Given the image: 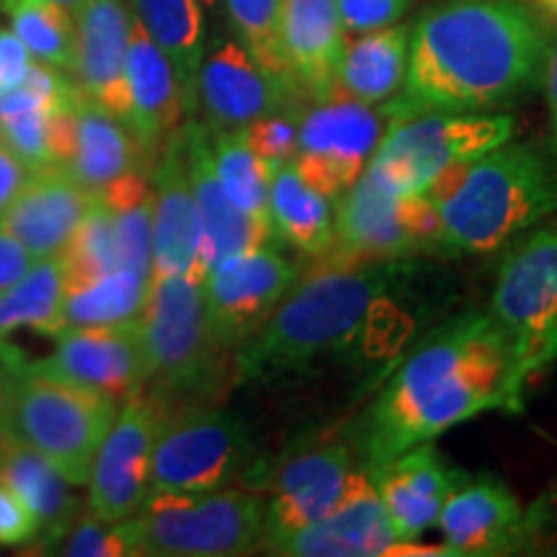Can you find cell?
Segmentation results:
<instances>
[{
  "mask_svg": "<svg viewBox=\"0 0 557 557\" xmlns=\"http://www.w3.org/2000/svg\"><path fill=\"white\" fill-rule=\"evenodd\" d=\"M524 387L511 341L491 312L447 320L403 361L361 418L357 434L367 470L485 410L519 413Z\"/></svg>",
  "mask_w": 557,
  "mask_h": 557,
  "instance_id": "6da1fadb",
  "label": "cell"
},
{
  "mask_svg": "<svg viewBox=\"0 0 557 557\" xmlns=\"http://www.w3.org/2000/svg\"><path fill=\"white\" fill-rule=\"evenodd\" d=\"M547 37L517 0H451L410 29L400 96L387 120L418 111H487L519 99L542 78Z\"/></svg>",
  "mask_w": 557,
  "mask_h": 557,
  "instance_id": "7a4b0ae2",
  "label": "cell"
},
{
  "mask_svg": "<svg viewBox=\"0 0 557 557\" xmlns=\"http://www.w3.org/2000/svg\"><path fill=\"white\" fill-rule=\"evenodd\" d=\"M400 263H331L295 282L246 344L235 348L238 385H276L320 359L351 351L387 308Z\"/></svg>",
  "mask_w": 557,
  "mask_h": 557,
  "instance_id": "3957f363",
  "label": "cell"
},
{
  "mask_svg": "<svg viewBox=\"0 0 557 557\" xmlns=\"http://www.w3.org/2000/svg\"><path fill=\"white\" fill-rule=\"evenodd\" d=\"M449 253H496L557 212V171L532 145L508 143L462 160L421 191Z\"/></svg>",
  "mask_w": 557,
  "mask_h": 557,
  "instance_id": "277c9868",
  "label": "cell"
},
{
  "mask_svg": "<svg viewBox=\"0 0 557 557\" xmlns=\"http://www.w3.org/2000/svg\"><path fill=\"white\" fill-rule=\"evenodd\" d=\"M267 496L250 487L150 491L135 513L143 555L238 557L259 549Z\"/></svg>",
  "mask_w": 557,
  "mask_h": 557,
  "instance_id": "5b68a950",
  "label": "cell"
},
{
  "mask_svg": "<svg viewBox=\"0 0 557 557\" xmlns=\"http://www.w3.org/2000/svg\"><path fill=\"white\" fill-rule=\"evenodd\" d=\"M513 129L517 122L508 114L418 111L387 124L364 171L385 191L410 197L451 165L508 143Z\"/></svg>",
  "mask_w": 557,
  "mask_h": 557,
  "instance_id": "8992f818",
  "label": "cell"
},
{
  "mask_svg": "<svg viewBox=\"0 0 557 557\" xmlns=\"http://www.w3.org/2000/svg\"><path fill=\"white\" fill-rule=\"evenodd\" d=\"M120 403L75 382L24 367L13 398L11 431L41 451L73 485H86Z\"/></svg>",
  "mask_w": 557,
  "mask_h": 557,
  "instance_id": "52a82bcc",
  "label": "cell"
},
{
  "mask_svg": "<svg viewBox=\"0 0 557 557\" xmlns=\"http://www.w3.org/2000/svg\"><path fill=\"white\" fill-rule=\"evenodd\" d=\"M148 385L163 400L207 393L220 372L222 348L207 323L205 292L191 276H152L143 315Z\"/></svg>",
  "mask_w": 557,
  "mask_h": 557,
  "instance_id": "ba28073f",
  "label": "cell"
},
{
  "mask_svg": "<svg viewBox=\"0 0 557 557\" xmlns=\"http://www.w3.org/2000/svg\"><path fill=\"white\" fill-rule=\"evenodd\" d=\"M336 240L323 256L331 263H395L442 246V220L423 194L395 197L364 171L336 201Z\"/></svg>",
  "mask_w": 557,
  "mask_h": 557,
  "instance_id": "9c48e42d",
  "label": "cell"
},
{
  "mask_svg": "<svg viewBox=\"0 0 557 557\" xmlns=\"http://www.w3.org/2000/svg\"><path fill=\"white\" fill-rule=\"evenodd\" d=\"M253 465V438L238 416L218 408L169 410L152 451L150 491H220Z\"/></svg>",
  "mask_w": 557,
  "mask_h": 557,
  "instance_id": "30bf717a",
  "label": "cell"
},
{
  "mask_svg": "<svg viewBox=\"0 0 557 557\" xmlns=\"http://www.w3.org/2000/svg\"><path fill=\"white\" fill-rule=\"evenodd\" d=\"M351 449L336 438L295 444L276 465H250L243 483L267 496L261 553L329 513L354 475Z\"/></svg>",
  "mask_w": 557,
  "mask_h": 557,
  "instance_id": "8fae6325",
  "label": "cell"
},
{
  "mask_svg": "<svg viewBox=\"0 0 557 557\" xmlns=\"http://www.w3.org/2000/svg\"><path fill=\"white\" fill-rule=\"evenodd\" d=\"M491 318L511 341L521 377L529 382L545 364L557 331V225L542 227L513 246L500 263Z\"/></svg>",
  "mask_w": 557,
  "mask_h": 557,
  "instance_id": "7c38bea8",
  "label": "cell"
},
{
  "mask_svg": "<svg viewBox=\"0 0 557 557\" xmlns=\"http://www.w3.org/2000/svg\"><path fill=\"white\" fill-rule=\"evenodd\" d=\"M387 124L382 103L372 107L336 88L299 116V150L292 165L305 184L336 205L364 173Z\"/></svg>",
  "mask_w": 557,
  "mask_h": 557,
  "instance_id": "4fadbf2b",
  "label": "cell"
},
{
  "mask_svg": "<svg viewBox=\"0 0 557 557\" xmlns=\"http://www.w3.org/2000/svg\"><path fill=\"white\" fill-rule=\"evenodd\" d=\"M169 406L152 389L124 400L94 459L88 478V511L107 521L135 517L150 493L152 451Z\"/></svg>",
  "mask_w": 557,
  "mask_h": 557,
  "instance_id": "5bb4252c",
  "label": "cell"
},
{
  "mask_svg": "<svg viewBox=\"0 0 557 557\" xmlns=\"http://www.w3.org/2000/svg\"><path fill=\"white\" fill-rule=\"evenodd\" d=\"M297 276V263L269 243L209 269L201 292L214 344L222 351L246 344L295 287Z\"/></svg>",
  "mask_w": 557,
  "mask_h": 557,
  "instance_id": "9a60e30c",
  "label": "cell"
},
{
  "mask_svg": "<svg viewBox=\"0 0 557 557\" xmlns=\"http://www.w3.org/2000/svg\"><path fill=\"white\" fill-rule=\"evenodd\" d=\"M54 338V351L45 361L29 364L32 369L99 389L120 406L148 387V357L139 318L114 325L65 329Z\"/></svg>",
  "mask_w": 557,
  "mask_h": 557,
  "instance_id": "2e32d148",
  "label": "cell"
},
{
  "mask_svg": "<svg viewBox=\"0 0 557 557\" xmlns=\"http://www.w3.org/2000/svg\"><path fill=\"white\" fill-rule=\"evenodd\" d=\"M297 88L269 75L238 39H220L205 54L197 78V107L212 132L243 129L274 111L295 109Z\"/></svg>",
  "mask_w": 557,
  "mask_h": 557,
  "instance_id": "e0dca14e",
  "label": "cell"
},
{
  "mask_svg": "<svg viewBox=\"0 0 557 557\" xmlns=\"http://www.w3.org/2000/svg\"><path fill=\"white\" fill-rule=\"evenodd\" d=\"M150 186L152 276H191L205 282V227L186 169L181 129L158 152Z\"/></svg>",
  "mask_w": 557,
  "mask_h": 557,
  "instance_id": "ac0fdd59",
  "label": "cell"
},
{
  "mask_svg": "<svg viewBox=\"0 0 557 557\" xmlns=\"http://www.w3.org/2000/svg\"><path fill=\"white\" fill-rule=\"evenodd\" d=\"M395 529L367 470H354L346 493L329 513L297 529L267 555L284 557H385L393 553Z\"/></svg>",
  "mask_w": 557,
  "mask_h": 557,
  "instance_id": "d6986e66",
  "label": "cell"
},
{
  "mask_svg": "<svg viewBox=\"0 0 557 557\" xmlns=\"http://www.w3.org/2000/svg\"><path fill=\"white\" fill-rule=\"evenodd\" d=\"M132 11L124 0H88L75 16V58L70 73L81 94L129 127L127 50Z\"/></svg>",
  "mask_w": 557,
  "mask_h": 557,
  "instance_id": "ffe728a7",
  "label": "cell"
},
{
  "mask_svg": "<svg viewBox=\"0 0 557 557\" xmlns=\"http://www.w3.org/2000/svg\"><path fill=\"white\" fill-rule=\"evenodd\" d=\"M94 194L65 165L32 171L26 184L0 214V227L13 235L34 259L60 256L88 212Z\"/></svg>",
  "mask_w": 557,
  "mask_h": 557,
  "instance_id": "44dd1931",
  "label": "cell"
},
{
  "mask_svg": "<svg viewBox=\"0 0 557 557\" xmlns=\"http://www.w3.org/2000/svg\"><path fill=\"white\" fill-rule=\"evenodd\" d=\"M521 511L524 506L504 480L485 472H462L444 500L436 527L442 529L444 545L455 557L511 555Z\"/></svg>",
  "mask_w": 557,
  "mask_h": 557,
  "instance_id": "7402d4cb",
  "label": "cell"
},
{
  "mask_svg": "<svg viewBox=\"0 0 557 557\" xmlns=\"http://www.w3.org/2000/svg\"><path fill=\"white\" fill-rule=\"evenodd\" d=\"M377 487L398 542H413L438 524L444 500L462 478L431 442L367 470Z\"/></svg>",
  "mask_w": 557,
  "mask_h": 557,
  "instance_id": "603a6c76",
  "label": "cell"
},
{
  "mask_svg": "<svg viewBox=\"0 0 557 557\" xmlns=\"http://www.w3.org/2000/svg\"><path fill=\"white\" fill-rule=\"evenodd\" d=\"M186 169H189L191 189L197 197L201 227H205V267L207 271L218 263H225L235 256L248 253L267 246L274 230L269 222H261L240 212L227 194L222 191L212 158V129L207 124H186L181 127Z\"/></svg>",
  "mask_w": 557,
  "mask_h": 557,
  "instance_id": "cb8c5ba5",
  "label": "cell"
},
{
  "mask_svg": "<svg viewBox=\"0 0 557 557\" xmlns=\"http://www.w3.org/2000/svg\"><path fill=\"white\" fill-rule=\"evenodd\" d=\"M278 45L289 75L302 96L329 99L338 88V70L346 52L338 0H282Z\"/></svg>",
  "mask_w": 557,
  "mask_h": 557,
  "instance_id": "d4e9b609",
  "label": "cell"
},
{
  "mask_svg": "<svg viewBox=\"0 0 557 557\" xmlns=\"http://www.w3.org/2000/svg\"><path fill=\"white\" fill-rule=\"evenodd\" d=\"M127 90L132 135L145 160H156L173 132L181 129L186 103L171 60L160 52L137 21H132L129 34Z\"/></svg>",
  "mask_w": 557,
  "mask_h": 557,
  "instance_id": "484cf974",
  "label": "cell"
},
{
  "mask_svg": "<svg viewBox=\"0 0 557 557\" xmlns=\"http://www.w3.org/2000/svg\"><path fill=\"white\" fill-rule=\"evenodd\" d=\"M0 480L32 508L47 545L62 542L83 513L81 498L73 493L75 485L11 429L0 434Z\"/></svg>",
  "mask_w": 557,
  "mask_h": 557,
  "instance_id": "4316f807",
  "label": "cell"
},
{
  "mask_svg": "<svg viewBox=\"0 0 557 557\" xmlns=\"http://www.w3.org/2000/svg\"><path fill=\"white\" fill-rule=\"evenodd\" d=\"M81 90V88H78ZM148 163L132 129L99 103L78 94L75 101V152L67 171L81 186L96 194L109 181L129 171H143Z\"/></svg>",
  "mask_w": 557,
  "mask_h": 557,
  "instance_id": "83f0119b",
  "label": "cell"
},
{
  "mask_svg": "<svg viewBox=\"0 0 557 557\" xmlns=\"http://www.w3.org/2000/svg\"><path fill=\"white\" fill-rule=\"evenodd\" d=\"M129 11L171 60L186 114L197 109V78L205 60V11L199 0H129Z\"/></svg>",
  "mask_w": 557,
  "mask_h": 557,
  "instance_id": "f1b7e54d",
  "label": "cell"
},
{
  "mask_svg": "<svg viewBox=\"0 0 557 557\" xmlns=\"http://www.w3.org/2000/svg\"><path fill=\"white\" fill-rule=\"evenodd\" d=\"M408 47L410 29L400 24L359 34L346 45L338 70V90L372 107L389 101L398 96L406 81Z\"/></svg>",
  "mask_w": 557,
  "mask_h": 557,
  "instance_id": "f546056e",
  "label": "cell"
},
{
  "mask_svg": "<svg viewBox=\"0 0 557 557\" xmlns=\"http://www.w3.org/2000/svg\"><path fill=\"white\" fill-rule=\"evenodd\" d=\"M271 230L310 259H323L336 240L333 201L312 189L292 163L276 169L269 186Z\"/></svg>",
  "mask_w": 557,
  "mask_h": 557,
  "instance_id": "4dcf8cb0",
  "label": "cell"
},
{
  "mask_svg": "<svg viewBox=\"0 0 557 557\" xmlns=\"http://www.w3.org/2000/svg\"><path fill=\"white\" fill-rule=\"evenodd\" d=\"M18 329L58 336L65 323V271L60 256L34 261V267L0 295V344Z\"/></svg>",
  "mask_w": 557,
  "mask_h": 557,
  "instance_id": "1f68e13d",
  "label": "cell"
},
{
  "mask_svg": "<svg viewBox=\"0 0 557 557\" xmlns=\"http://www.w3.org/2000/svg\"><path fill=\"white\" fill-rule=\"evenodd\" d=\"M212 158L222 191L240 212L269 222V186L276 169L259 158L243 129L212 132Z\"/></svg>",
  "mask_w": 557,
  "mask_h": 557,
  "instance_id": "d6a6232c",
  "label": "cell"
},
{
  "mask_svg": "<svg viewBox=\"0 0 557 557\" xmlns=\"http://www.w3.org/2000/svg\"><path fill=\"white\" fill-rule=\"evenodd\" d=\"M150 278L129 269H114L83 287L65 292L67 329L83 325H114L137 320L148 299Z\"/></svg>",
  "mask_w": 557,
  "mask_h": 557,
  "instance_id": "836d02e7",
  "label": "cell"
},
{
  "mask_svg": "<svg viewBox=\"0 0 557 557\" xmlns=\"http://www.w3.org/2000/svg\"><path fill=\"white\" fill-rule=\"evenodd\" d=\"M11 29L34 60L58 70L73 67L75 16L52 0H9Z\"/></svg>",
  "mask_w": 557,
  "mask_h": 557,
  "instance_id": "e575fe53",
  "label": "cell"
},
{
  "mask_svg": "<svg viewBox=\"0 0 557 557\" xmlns=\"http://www.w3.org/2000/svg\"><path fill=\"white\" fill-rule=\"evenodd\" d=\"M65 271V292L83 287L109 271L120 269V248H116L114 212L99 197L90 201L78 230L60 253Z\"/></svg>",
  "mask_w": 557,
  "mask_h": 557,
  "instance_id": "d590c367",
  "label": "cell"
},
{
  "mask_svg": "<svg viewBox=\"0 0 557 557\" xmlns=\"http://www.w3.org/2000/svg\"><path fill=\"white\" fill-rule=\"evenodd\" d=\"M225 9L230 24L235 29V39L246 47L250 58L259 62L269 75L297 88L295 78H292L287 65H284L282 45H278L282 0H225Z\"/></svg>",
  "mask_w": 557,
  "mask_h": 557,
  "instance_id": "8d00e7d4",
  "label": "cell"
},
{
  "mask_svg": "<svg viewBox=\"0 0 557 557\" xmlns=\"http://www.w3.org/2000/svg\"><path fill=\"white\" fill-rule=\"evenodd\" d=\"M62 555L67 557H137L143 555L137 519L107 521L83 511L62 537Z\"/></svg>",
  "mask_w": 557,
  "mask_h": 557,
  "instance_id": "74e56055",
  "label": "cell"
},
{
  "mask_svg": "<svg viewBox=\"0 0 557 557\" xmlns=\"http://www.w3.org/2000/svg\"><path fill=\"white\" fill-rule=\"evenodd\" d=\"M120 269L139 276H152V191L150 197L114 212Z\"/></svg>",
  "mask_w": 557,
  "mask_h": 557,
  "instance_id": "f35d334b",
  "label": "cell"
},
{
  "mask_svg": "<svg viewBox=\"0 0 557 557\" xmlns=\"http://www.w3.org/2000/svg\"><path fill=\"white\" fill-rule=\"evenodd\" d=\"M246 132L248 145L259 158L267 160L274 169L292 163L299 150V114L297 109L274 111V114L261 116V120L250 122Z\"/></svg>",
  "mask_w": 557,
  "mask_h": 557,
  "instance_id": "ab89813d",
  "label": "cell"
},
{
  "mask_svg": "<svg viewBox=\"0 0 557 557\" xmlns=\"http://www.w3.org/2000/svg\"><path fill=\"white\" fill-rule=\"evenodd\" d=\"M511 555L557 557V478L521 511Z\"/></svg>",
  "mask_w": 557,
  "mask_h": 557,
  "instance_id": "60d3db41",
  "label": "cell"
},
{
  "mask_svg": "<svg viewBox=\"0 0 557 557\" xmlns=\"http://www.w3.org/2000/svg\"><path fill=\"white\" fill-rule=\"evenodd\" d=\"M47 111L50 109L37 107L0 116V139L29 165V171L54 165L47 139Z\"/></svg>",
  "mask_w": 557,
  "mask_h": 557,
  "instance_id": "b9f144b4",
  "label": "cell"
},
{
  "mask_svg": "<svg viewBox=\"0 0 557 557\" xmlns=\"http://www.w3.org/2000/svg\"><path fill=\"white\" fill-rule=\"evenodd\" d=\"M413 0H338L341 24L346 34H359L385 29V26L400 24Z\"/></svg>",
  "mask_w": 557,
  "mask_h": 557,
  "instance_id": "7bdbcfd3",
  "label": "cell"
},
{
  "mask_svg": "<svg viewBox=\"0 0 557 557\" xmlns=\"http://www.w3.org/2000/svg\"><path fill=\"white\" fill-rule=\"evenodd\" d=\"M39 534V521L18 493L0 480V545H24Z\"/></svg>",
  "mask_w": 557,
  "mask_h": 557,
  "instance_id": "ee69618b",
  "label": "cell"
},
{
  "mask_svg": "<svg viewBox=\"0 0 557 557\" xmlns=\"http://www.w3.org/2000/svg\"><path fill=\"white\" fill-rule=\"evenodd\" d=\"M32 52L16 34L0 32V88H16L26 81L32 67Z\"/></svg>",
  "mask_w": 557,
  "mask_h": 557,
  "instance_id": "f6af8a7d",
  "label": "cell"
},
{
  "mask_svg": "<svg viewBox=\"0 0 557 557\" xmlns=\"http://www.w3.org/2000/svg\"><path fill=\"white\" fill-rule=\"evenodd\" d=\"M34 256L0 227V295L9 292L34 267Z\"/></svg>",
  "mask_w": 557,
  "mask_h": 557,
  "instance_id": "bcb514c9",
  "label": "cell"
},
{
  "mask_svg": "<svg viewBox=\"0 0 557 557\" xmlns=\"http://www.w3.org/2000/svg\"><path fill=\"white\" fill-rule=\"evenodd\" d=\"M24 364H21L16 351H11L9 344H0V434L11 429V413H13V398H16L18 374Z\"/></svg>",
  "mask_w": 557,
  "mask_h": 557,
  "instance_id": "7dc6e473",
  "label": "cell"
},
{
  "mask_svg": "<svg viewBox=\"0 0 557 557\" xmlns=\"http://www.w3.org/2000/svg\"><path fill=\"white\" fill-rule=\"evenodd\" d=\"M29 176V165L0 139V214H3V209L11 205L13 197H16L18 189L26 184Z\"/></svg>",
  "mask_w": 557,
  "mask_h": 557,
  "instance_id": "c3c4849f",
  "label": "cell"
},
{
  "mask_svg": "<svg viewBox=\"0 0 557 557\" xmlns=\"http://www.w3.org/2000/svg\"><path fill=\"white\" fill-rule=\"evenodd\" d=\"M542 81H545V96H547V111H549V150H553V158L557 163V34L547 45Z\"/></svg>",
  "mask_w": 557,
  "mask_h": 557,
  "instance_id": "681fc988",
  "label": "cell"
},
{
  "mask_svg": "<svg viewBox=\"0 0 557 557\" xmlns=\"http://www.w3.org/2000/svg\"><path fill=\"white\" fill-rule=\"evenodd\" d=\"M52 3H58V5H62V9H65V11L73 13V16H78L81 9L88 3V0H52Z\"/></svg>",
  "mask_w": 557,
  "mask_h": 557,
  "instance_id": "f907efd6",
  "label": "cell"
},
{
  "mask_svg": "<svg viewBox=\"0 0 557 557\" xmlns=\"http://www.w3.org/2000/svg\"><path fill=\"white\" fill-rule=\"evenodd\" d=\"M553 361H557V331L553 333V338H549L547 351H545V364H553Z\"/></svg>",
  "mask_w": 557,
  "mask_h": 557,
  "instance_id": "816d5d0a",
  "label": "cell"
},
{
  "mask_svg": "<svg viewBox=\"0 0 557 557\" xmlns=\"http://www.w3.org/2000/svg\"><path fill=\"white\" fill-rule=\"evenodd\" d=\"M201 11H214L220 5V0H199Z\"/></svg>",
  "mask_w": 557,
  "mask_h": 557,
  "instance_id": "f5cc1de1",
  "label": "cell"
},
{
  "mask_svg": "<svg viewBox=\"0 0 557 557\" xmlns=\"http://www.w3.org/2000/svg\"><path fill=\"white\" fill-rule=\"evenodd\" d=\"M534 3H540L542 9H547V11L557 13V0H534Z\"/></svg>",
  "mask_w": 557,
  "mask_h": 557,
  "instance_id": "db71d44e",
  "label": "cell"
},
{
  "mask_svg": "<svg viewBox=\"0 0 557 557\" xmlns=\"http://www.w3.org/2000/svg\"><path fill=\"white\" fill-rule=\"evenodd\" d=\"M3 3H9V0H3Z\"/></svg>",
  "mask_w": 557,
  "mask_h": 557,
  "instance_id": "11a10c76",
  "label": "cell"
}]
</instances>
